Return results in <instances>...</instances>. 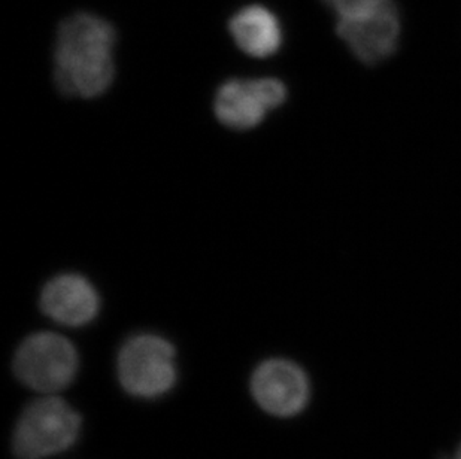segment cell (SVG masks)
Listing matches in <instances>:
<instances>
[{
  "label": "cell",
  "instance_id": "obj_1",
  "mask_svg": "<svg viewBox=\"0 0 461 459\" xmlns=\"http://www.w3.org/2000/svg\"><path fill=\"white\" fill-rule=\"evenodd\" d=\"M117 32L95 14L66 18L57 33L54 78L63 94L92 99L104 94L115 75L113 47Z\"/></svg>",
  "mask_w": 461,
  "mask_h": 459
},
{
  "label": "cell",
  "instance_id": "obj_2",
  "mask_svg": "<svg viewBox=\"0 0 461 459\" xmlns=\"http://www.w3.org/2000/svg\"><path fill=\"white\" fill-rule=\"evenodd\" d=\"M338 17L336 32L365 65H378L396 51L401 18L393 0H322Z\"/></svg>",
  "mask_w": 461,
  "mask_h": 459
},
{
  "label": "cell",
  "instance_id": "obj_3",
  "mask_svg": "<svg viewBox=\"0 0 461 459\" xmlns=\"http://www.w3.org/2000/svg\"><path fill=\"white\" fill-rule=\"evenodd\" d=\"M81 431V416L59 397L29 404L14 433L18 459H45L69 449Z\"/></svg>",
  "mask_w": 461,
  "mask_h": 459
},
{
  "label": "cell",
  "instance_id": "obj_4",
  "mask_svg": "<svg viewBox=\"0 0 461 459\" xmlns=\"http://www.w3.org/2000/svg\"><path fill=\"white\" fill-rule=\"evenodd\" d=\"M118 379L131 395L156 399L176 383L175 347L156 334H136L118 354Z\"/></svg>",
  "mask_w": 461,
  "mask_h": 459
},
{
  "label": "cell",
  "instance_id": "obj_5",
  "mask_svg": "<svg viewBox=\"0 0 461 459\" xmlns=\"http://www.w3.org/2000/svg\"><path fill=\"white\" fill-rule=\"evenodd\" d=\"M14 372L32 390L57 392L74 381L78 354L74 345L59 334H32L15 352Z\"/></svg>",
  "mask_w": 461,
  "mask_h": 459
},
{
  "label": "cell",
  "instance_id": "obj_6",
  "mask_svg": "<svg viewBox=\"0 0 461 459\" xmlns=\"http://www.w3.org/2000/svg\"><path fill=\"white\" fill-rule=\"evenodd\" d=\"M287 99V88L279 79H230L218 88L215 115L224 126L249 130L265 120L266 113Z\"/></svg>",
  "mask_w": 461,
  "mask_h": 459
},
{
  "label": "cell",
  "instance_id": "obj_7",
  "mask_svg": "<svg viewBox=\"0 0 461 459\" xmlns=\"http://www.w3.org/2000/svg\"><path fill=\"white\" fill-rule=\"evenodd\" d=\"M251 391L263 410L281 418L301 413L311 395L306 373L288 360L261 363L251 379Z\"/></svg>",
  "mask_w": 461,
  "mask_h": 459
},
{
  "label": "cell",
  "instance_id": "obj_8",
  "mask_svg": "<svg viewBox=\"0 0 461 459\" xmlns=\"http://www.w3.org/2000/svg\"><path fill=\"white\" fill-rule=\"evenodd\" d=\"M41 309L52 321L81 327L97 317L101 297L87 277L75 274H59L44 286Z\"/></svg>",
  "mask_w": 461,
  "mask_h": 459
},
{
  "label": "cell",
  "instance_id": "obj_9",
  "mask_svg": "<svg viewBox=\"0 0 461 459\" xmlns=\"http://www.w3.org/2000/svg\"><path fill=\"white\" fill-rule=\"evenodd\" d=\"M231 38L240 50L257 58L274 56L283 44V29L270 9L249 4L231 17Z\"/></svg>",
  "mask_w": 461,
  "mask_h": 459
},
{
  "label": "cell",
  "instance_id": "obj_10",
  "mask_svg": "<svg viewBox=\"0 0 461 459\" xmlns=\"http://www.w3.org/2000/svg\"><path fill=\"white\" fill-rule=\"evenodd\" d=\"M449 459H461V445H460V446H458L457 452H456V454H454L453 458H449Z\"/></svg>",
  "mask_w": 461,
  "mask_h": 459
}]
</instances>
